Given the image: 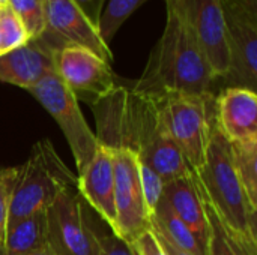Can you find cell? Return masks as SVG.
<instances>
[{
	"instance_id": "21",
	"label": "cell",
	"mask_w": 257,
	"mask_h": 255,
	"mask_svg": "<svg viewBox=\"0 0 257 255\" xmlns=\"http://www.w3.org/2000/svg\"><path fill=\"white\" fill-rule=\"evenodd\" d=\"M148 0H108L96 21L101 39L108 45L125 21Z\"/></svg>"
},
{
	"instance_id": "16",
	"label": "cell",
	"mask_w": 257,
	"mask_h": 255,
	"mask_svg": "<svg viewBox=\"0 0 257 255\" xmlns=\"http://www.w3.org/2000/svg\"><path fill=\"white\" fill-rule=\"evenodd\" d=\"M163 197L170 206V209L175 212V215L191 228V231L199 237L202 245L206 248V215L193 173L190 171L187 176L166 182Z\"/></svg>"
},
{
	"instance_id": "5",
	"label": "cell",
	"mask_w": 257,
	"mask_h": 255,
	"mask_svg": "<svg viewBox=\"0 0 257 255\" xmlns=\"http://www.w3.org/2000/svg\"><path fill=\"white\" fill-rule=\"evenodd\" d=\"M57 122L72 152L77 174L92 161L99 141L89 128L75 95L60 80L56 69L27 90Z\"/></svg>"
},
{
	"instance_id": "17",
	"label": "cell",
	"mask_w": 257,
	"mask_h": 255,
	"mask_svg": "<svg viewBox=\"0 0 257 255\" xmlns=\"http://www.w3.org/2000/svg\"><path fill=\"white\" fill-rule=\"evenodd\" d=\"M48 246L47 209L38 210L8 227L3 255H24Z\"/></svg>"
},
{
	"instance_id": "4",
	"label": "cell",
	"mask_w": 257,
	"mask_h": 255,
	"mask_svg": "<svg viewBox=\"0 0 257 255\" xmlns=\"http://www.w3.org/2000/svg\"><path fill=\"white\" fill-rule=\"evenodd\" d=\"M68 188H77V176L65 165L48 140L38 141L26 162L18 167L6 230L20 219L45 210Z\"/></svg>"
},
{
	"instance_id": "25",
	"label": "cell",
	"mask_w": 257,
	"mask_h": 255,
	"mask_svg": "<svg viewBox=\"0 0 257 255\" xmlns=\"http://www.w3.org/2000/svg\"><path fill=\"white\" fill-rule=\"evenodd\" d=\"M139 170H140V183H142L143 200H145L148 216L151 218V215L155 212L160 200L163 198L166 182L157 171H154L149 165L143 164L140 159H139Z\"/></svg>"
},
{
	"instance_id": "31",
	"label": "cell",
	"mask_w": 257,
	"mask_h": 255,
	"mask_svg": "<svg viewBox=\"0 0 257 255\" xmlns=\"http://www.w3.org/2000/svg\"><path fill=\"white\" fill-rule=\"evenodd\" d=\"M3 5H6V0H0V6H3Z\"/></svg>"
},
{
	"instance_id": "33",
	"label": "cell",
	"mask_w": 257,
	"mask_h": 255,
	"mask_svg": "<svg viewBox=\"0 0 257 255\" xmlns=\"http://www.w3.org/2000/svg\"><path fill=\"white\" fill-rule=\"evenodd\" d=\"M42 2H44V0H42Z\"/></svg>"
},
{
	"instance_id": "15",
	"label": "cell",
	"mask_w": 257,
	"mask_h": 255,
	"mask_svg": "<svg viewBox=\"0 0 257 255\" xmlns=\"http://www.w3.org/2000/svg\"><path fill=\"white\" fill-rule=\"evenodd\" d=\"M54 71V51L39 38L0 54V81L29 90Z\"/></svg>"
},
{
	"instance_id": "14",
	"label": "cell",
	"mask_w": 257,
	"mask_h": 255,
	"mask_svg": "<svg viewBox=\"0 0 257 255\" xmlns=\"http://www.w3.org/2000/svg\"><path fill=\"white\" fill-rule=\"evenodd\" d=\"M215 123L230 143L257 138V95L244 87H226L214 102Z\"/></svg>"
},
{
	"instance_id": "30",
	"label": "cell",
	"mask_w": 257,
	"mask_h": 255,
	"mask_svg": "<svg viewBox=\"0 0 257 255\" xmlns=\"http://www.w3.org/2000/svg\"><path fill=\"white\" fill-rule=\"evenodd\" d=\"M84 12H86V6H89V5H93L95 2H102V0H74Z\"/></svg>"
},
{
	"instance_id": "23",
	"label": "cell",
	"mask_w": 257,
	"mask_h": 255,
	"mask_svg": "<svg viewBox=\"0 0 257 255\" xmlns=\"http://www.w3.org/2000/svg\"><path fill=\"white\" fill-rule=\"evenodd\" d=\"M29 35L20 21V18L14 14V11L3 5L0 6V47L2 53L15 50L24 44H27Z\"/></svg>"
},
{
	"instance_id": "1",
	"label": "cell",
	"mask_w": 257,
	"mask_h": 255,
	"mask_svg": "<svg viewBox=\"0 0 257 255\" xmlns=\"http://www.w3.org/2000/svg\"><path fill=\"white\" fill-rule=\"evenodd\" d=\"M90 107L96 120L95 135L99 144L134 152L164 182L191 171L167 129L157 96L136 93L119 84Z\"/></svg>"
},
{
	"instance_id": "19",
	"label": "cell",
	"mask_w": 257,
	"mask_h": 255,
	"mask_svg": "<svg viewBox=\"0 0 257 255\" xmlns=\"http://www.w3.org/2000/svg\"><path fill=\"white\" fill-rule=\"evenodd\" d=\"M196 182V180H194ZM197 186V185H196ZM199 191V188H197ZM205 215H206V225H208V240H206V255H256L247 251L226 228L223 221L218 218L209 201L203 197V194L199 191Z\"/></svg>"
},
{
	"instance_id": "29",
	"label": "cell",
	"mask_w": 257,
	"mask_h": 255,
	"mask_svg": "<svg viewBox=\"0 0 257 255\" xmlns=\"http://www.w3.org/2000/svg\"><path fill=\"white\" fill-rule=\"evenodd\" d=\"M24 255H57L50 246H47V248H44V249H39V251H35V252H29V254H24Z\"/></svg>"
},
{
	"instance_id": "6",
	"label": "cell",
	"mask_w": 257,
	"mask_h": 255,
	"mask_svg": "<svg viewBox=\"0 0 257 255\" xmlns=\"http://www.w3.org/2000/svg\"><path fill=\"white\" fill-rule=\"evenodd\" d=\"M170 135L178 144L191 171L200 168L211 137L214 122L212 95H166L157 96Z\"/></svg>"
},
{
	"instance_id": "26",
	"label": "cell",
	"mask_w": 257,
	"mask_h": 255,
	"mask_svg": "<svg viewBox=\"0 0 257 255\" xmlns=\"http://www.w3.org/2000/svg\"><path fill=\"white\" fill-rule=\"evenodd\" d=\"M17 174H18V167L0 168V248H3L5 243L9 206H11Z\"/></svg>"
},
{
	"instance_id": "3",
	"label": "cell",
	"mask_w": 257,
	"mask_h": 255,
	"mask_svg": "<svg viewBox=\"0 0 257 255\" xmlns=\"http://www.w3.org/2000/svg\"><path fill=\"white\" fill-rule=\"evenodd\" d=\"M191 173L199 191L209 201L230 234L247 251L257 255V212L248 204L236 173L230 141L220 132L215 116L211 126L205 162Z\"/></svg>"
},
{
	"instance_id": "10",
	"label": "cell",
	"mask_w": 257,
	"mask_h": 255,
	"mask_svg": "<svg viewBox=\"0 0 257 255\" xmlns=\"http://www.w3.org/2000/svg\"><path fill=\"white\" fill-rule=\"evenodd\" d=\"M45 30L39 36L54 53L66 45H80L105 62H113L110 47L101 39L96 24L74 0H44Z\"/></svg>"
},
{
	"instance_id": "24",
	"label": "cell",
	"mask_w": 257,
	"mask_h": 255,
	"mask_svg": "<svg viewBox=\"0 0 257 255\" xmlns=\"http://www.w3.org/2000/svg\"><path fill=\"white\" fill-rule=\"evenodd\" d=\"M90 219H92V224L98 237L99 255H137L133 245L120 239L119 236H116L114 231L98 215L96 218H93L92 209H90Z\"/></svg>"
},
{
	"instance_id": "22",
	"label": "cell",
	"mask_w": 257,
	"mask_h": 255,
	"mask_svg": "<svg viewBox=\"0 0 257 255\" xmlns=\"http://www.w3.org/2000/svg\"><path fill=\"white\" fill-rule=\"evenodd\" d=\"M6 5L23 23L29 39H38L45 30V11L42 0H6Z\"/></svg>"
},
{
	"instance_id": "28",
	"label": "cell",
	"mask_w": 257,
	"mask_h": 255,
	"mask_svg": "<svg viewBox=\"0 0 257 255\" xmlns=\"http://www.w3.org/2000/svg\"><path fill=\"white\" fill-rule=\"evenodd\" d=\"M149 228L152 230V233L155 234V237H157V240H158V243H160V246H161V249L164 251V254L166 255H193L190 254V252H187V251H184V249H181V248H178L175 243H172L151 221H149Z\"/></svg>"
},
{
	"instance_id": "7",
	"label": "cell",
	"mask_w": 257,
	"mask_h": 255,
	"mask_svg": "<svg viewBox=\"0 0 257 255\" xmlns=\"http://www.w3.org/2000/svg\"><path fill=\"white\" fill-rule=\"evenodd\" d=\"M48 246L57 255H99L90 207L77 188L62 191L47 207Z\"/></svg>"
},
{
	"instance_id": "11",
	"label": "cell",
	"mask_w": 257,
	"mask_h": 255,
	"mask_svg": "<svg viewBox=\"0 0 257 255\" xmlns=\"http://www.w3.org/2000/svg\"><path fill=\"white\" fill-rule=\"evenodd\" d=\"M114 165V204L116 227L114 234L131 243L140 233L149 227L146 212L139 156L128 149H110Z\"/></svg>"
},
{
	"instance_id": "20",
	"label": "cell",
	"mask_w": 257,
	"mask_h": 255,
	"mask_svg": "<svg viewBox=\"0 0 257 255\" xmlns=\"http://www.w3.org/2000/svg\"><path fill=\"white\" fill-rule=\"evenodd\" d=\"M230 147L248 204L257 212V138L242 143H230Z\"/></svg>"
},
{
	"instance_id": "9",
	"label": "cell",
	"mask_w": 257,
	"mask_h": 255,
	"mask_svg": "<svg viewBox=\"0 0 257 255\" xmlns=\"http://www.w3.org/2000/svg\"><path fill=\"white\" fill-rule=\"evenodd\" d=\"M54 69L75 98L89 105L119 86L110 63L80 45H66L57 50Z\"/></svg>"
},
{
	"instance_id": "13",
	"label": "cell",
	"mask_w": 257,
	"mask_h": 255,
	"mask_svg": "<svg viewBox=\"0 0 257 255\" xmlns=\"http://www.w3.org/2000/svg\"><path fill=\"white\" fill-rule=\"evenodd\" d=\"M77 191L86 204L111 228L116 227L113 153L99 144L87 167L77 174Z\"/></svg>"
},
{
	"instance_id": "12",
	"label": "cell",
	"mask_w": 257,
	"mask_h": 255,
	"mask_svg": "<svg viewBox=\"0 0 257 255\" xmlns=\"http://www.w3.org/2000/svg\"><path fill=\"white\" fill-rule=\"evenodd\" d=\"M185 17L215 80L230 69V50L221 0H175Z\"/></svg>"
},
{
	"instance_id": "18",
	"label": "cell",
	"mask_w": 257,
	"mask_h": 255,
	"mask_svg": "<svg viewBox=\"0 0 257 255\" xmlns=\"http://www.w3.org/2000/svg\"><path fill=\"white\" fill-rule=\"evenodd\" d=\"M149 221L178 248L193 255H206V248L202 245L199 237L191 231V228L184 221H181L175 215V212L170 209L164 197L160 200Z\"/></svg>"
},
{
	"instance_id": "27",
	"label": "cell",
	"mask_w": 257,
	"mask_h": 255,
	"mask_svg": "<svg viewBox=\"0 0 257 255\" xmlns=\"http://www.w3.org/2000/svg\"><path fill=\"white\" fill-rule=\"evenodd\" d=\"M134 251L137 255H166L161 249L155 234L148 227L143 233H140L133 242H131Z\"/></svg>"
},
{
	"instance_id": "32",
	"label": "cell",
	"mask_w": 257,
	"mask_h": 255,
	"mask_svg": "<svg viewBox=\"0 0 257 255\" xmlns=\"http://www.w3.org/2000/svg\"><path fill=\"white\" fill-rule=\"evenodd\" d=\"M0 54H2V47H0Z\"/></svg>"
},
{
	"instance_id": "8",
	"label": "cell",
	"mask_w": 257,
	"mask_h": 255,
	"mask_svg": "<svg viewBox=\"0 0 257 255\" xmlns=\"http://www.w3.org/2000/svg\"><path fill=\"white\" fill-rule=\"evenodd\" d=\"M229 50L230 69L224 80L229 87H257V0H221Z\"/></svg>"
},
{
	"instance_id": "2",
	"label": "cell",
	"mask_w": 257,
	"mask_h": 255,
	"mask_svg": "<svg viewBox=\"0 0 257 255\" xmlns=\"http://www.w3.org/2000/svg\"><path fill=\"white\" fill-rule=\"evenodd\" d=\"M217 80L175 0H166V27L154 47L142 77L134 84L136 93L212 95Z\"/></svg>"
}]
</instances>
